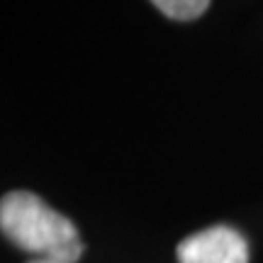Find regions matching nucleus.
<instances>
[{"label":"nucleus","mask_w":263,"mask_h":263,"mask_svg":"<svg viewBox=\"0 0 263 263\" xmlns=\"http://www.w3.org/2000/svg\"><path fill=\"white\" fill-rule=\"evenodd\" d=\"M0 229L15 246L42 254V258L76 263L83 254V241L73 222L27 190H15L3 197Z\"/></svg>","instance_id":"1"},{"label":"nucleus","mask_w":263,"mask_h":263,"mask_svg":"<svg viewBox=\"0 0 263 263\" xmlns=\"http://www.w3.org/2000/svg\"><path fill=\"white\" fill-rule=\"evenodd\" d=\"M180 263H249V246L236 229L224 224L183 239L178 244Z\"/></svg>","instance_id":"2"},{"label":"nucleus","mask_w":263,"mask_h":263,"mask_svg":"<svg viewBox=\"0 0 263 263\" xmlns=\"http://www.w3.org/2000/svg\"><path fill=\"white\" fill-rule=\"evenodd\" d=\"M151 3H154L166 17L180 20V22L200 17V15L210 8V0H151Z\"/></svg>","instance_id":"3"},{"label":"nucleus","mask_w":263,"mask_h":263,"mask_svg":"<svg viewBox=\"0 0 263 263\" xmlns=\"http://www.w3.org/2000/svg\"><path fill=\"white\" fill-rule=\"evenodd\" d=\"M29 263H61V261H54V258H37V261H29Z\"/></svg>","instance_id":"4"}]
</instances>
